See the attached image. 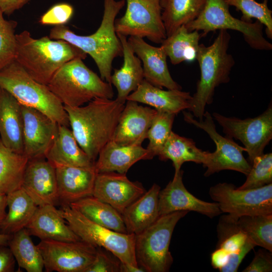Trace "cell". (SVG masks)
Returning <instances> with one entry per match:
<instances>
[{
	"mask_svg": "<svg viewBox=\"0 0 272 272\" xmlns=\"http://www.w3.org/2000/svg\"><path fill=\"white\" fill-rule=\"evenodd\" d=\"M58 199L70 204L92 195L97 172L95 166L56 165Z\"/></svg>",
	"mask_w": 272,
	"mask_h": 272,
	"instance_id": "obj_21",
	"label": "cell"
},
{
	"mask_svg": "<svg viewBox=\"0 0 272 272\" xmlns=\"http://www.w3.org/2000/svg\"><path fill=\"white\" fill-rule=\"evenodd\" d=\"M201 35L198 31H189L185 25L179 27L161 44L173 64L192 61L196 58Z\"/></svg>",
	"mask_w": 272,
	"mask_h": 272,
	"instance_id": "obj_33",
	"label": "cell"
},
{
	"mask_svg": "<svg viewBox=\"0 0 272 272\" xmlns=\"http://www.w3.org/2000/svg\"><path fill=\"white\" fill-rule=\"evenodd\" d=\"M22 112L23 154L29 160L45 158L56 135L58 123L31 107L22 105Z\"/></svg>",
	"mask_w": 272,
	"mask_h": 272,
	"instance_id": "obj_15",
	"label": "cell"
},
{
	"mask_svg": "<svg viewBox=\"0 0 272 272\" xmlns=\"http://www.w3.org/2000/svg\"><path fill=\"white\" fill-rule=\"evenodd\" d=\"M225 0H206L203 9L192 21L185 25L189 31H202V35L220 30L241 33L246 42L258 50H271L272 44L263 34V25L258 21L246 22L234 17Z\"/></svg>",
	"mask_w": 272,
	"mask_h": 272,
	"instance_id": "obj_9",
	"label": "cell"
},
{
	"mask_svg": "<svg viewBox=\"0 0 272 272\" xmlns=\"http://www.w3.org/2000/svg\"><path fill=\"white\" fill-rule=\"evenodd\" d=\"M41 240L73 242L81 240L71 229L54 205L38 207L26 228Z\"/></svg>",
	"mask_w": 272,
	"mask_h": 272,
	"instance_id": "obj_25",
	"label": "cell"
},
{
	"mask_svg": "<svg viewBox=\"0 0 272 272\" xmlns=\"http://www.w3.org/2000/svg\"><path fill=\"white\" fill-rule=\"evenodd\" d=\"M29 0H0V9L4 14L11 15L23 7Z\"/></svg>",
	"mask_w": 272,
	"mask_h": 272,
	"instance_id": "obj_46",
	"label": "cell"
},
{
	"mask_svg": "<svg viewBox=\"0 0 272 272\" xmlns=\"http://www.w3.org/2000/svg\"><path fill=\"white\" fill-rule=\"evenodd\" d=\"M69 205L99 225L119 233H127L122 215L110 205L92 195Z\"/></svg>",
	"mask_w": 272,
	"mask_h": 272,
	"instance_id": "obj_31",
	"label": "cell"
},
{
	"mask_svg": "<svg viewBox=\"0 0 272 272\" xmlns=\"http://www.w3.org/2000/svg\"><path fill=\"white\" fill-rule=\"evenodd\" d=\"M244 183L238 188L251 189L272 183V153L255 157Z\"/></svg>",
	"mask_w": 272,
	"mask_h": 272,
	"instance_id": "obj_39",
	"label": "cell"
},
{
	"mask_svg": "<svg viewBox=\"0 0 272 272\" xmlns=\"http://www.w3.org/2000/svg\"><path fill=\"white\" fill-rule=\"evenodd\" d=\"M21 187L38 207L55 205L59 199L55 166L45 158L29 160Z\"/></svg>",
	"mask_w": 272,
	"mask_h": 272,
	"instance_id": "obj_18",
	"label": "cell"
},
{
	"mask_svg": "<svg viewBox=\"0 0 272 272\" xmlns=\"http://www.w3.org/2000/svg\"><path fill=\"white\" fill-rule=\"evenodd\" d=\"M237 225L256 246L272 252V214L241 216Z\"/></svg>",
	"mask_w": 272,
	"mask_h": 272,
	"instance_id": "obj_36",
	"label": "cell"
},
{
	"mask_svg": "<svg viewBox=\"0 0 272 272\" xmlns=\"http://www.w3.org/2000/svg\"><path fill=\"white\" fill-rule=\"evenodd\" d=\"M183 171L174 174L173 178L159 194V214L162 216L172 212L193 211L210 218L222 213L216 202L198 199L185 188L182 181Z\"/></svg>",
	"mask_w": 272,
	"mask_h": 272,
	"instance_id": "obj_17",
	"label": "cell"
},
{
	"mask_svg": "<svg viewBox=\"0 0 272 272\" xmlns=\"http://www.w3.org/2000/svg\"><path fill=\"white\" fill-rule=\"evenodd\" d=\"M12 234H7L0 233V245H8V242Z\"/></svg>",
	"mask_w": 272,
	"mask_h": 272,
	"instance_id": "obj_49",
	"label": "cell"
},
{
	"mask_svg": "<svg viewBox=\"0 0 272 272\" xmlns=\"http://www.w3.org/2000/svg\"><path fill=\"white\" fill-rule=\"evenodd\" d=\"M14 60L35 80L47 85L63 64L76 58L84 59L87 54L63 40L48 36L33 38L25 30L16 34Z\"/></svg>",
	"mask_w": 272,
	"mask_h": 272,
	"instance_id": "obj_3",
	"label": "cell"
},
{
	"mask_svg": "<svg viewBox=\"0 0 272 272\" xmlns=\"http://www.w3.org/2000/svg\"><path fill=\"white\" fill-rule=\"evenodd\" d=\"M96 257L86 272H120L121 261L110 251L97 247Z\"/></svg>",
	"mask_w": 272,
	"mask_h": 272,
	"instance_id": "obj_41",
	"label": "cell"
},
{
	"mask_svg": "<svg viewBox=\"0 0 272 272\" xmlns=\"http://www.w3.org/2000/svg\"><path fill=\"white\" fill-rule=\"evenodd\" d=\"M160 186L154 183L121 214L127 232L138 234L154 223L159 214Z\"/></svg>",
	"mask_w": 272,
	"mask_h": 272,
	"instance_id": "obj_27",
	"label": "cell"
},
{
	"mask_svg": "<svg viewBox=\"0 0 272 272\" xmlns=\"http://www.w3.org/2000/svg\"><path fill=\"white\" fill-rule=\"evenodd\" d=\"M47 271L86 272L93 262L97 248L82 240L68 242L41 240L37 245Z\"/></svg>",
	"mask_w": 272,
	"mask_h": 272,
	"instance_id": "obj_14",
	"label": "cell"
},
{
	"mask_svg": "<svg viewBox=\"0 0 272 272\" xmlns=\"http://www.w3.org/2000/svg\"><path fill=\"white\" fill-rule=\"evenodd\" d=\"M122 46L123 62L119 69H115L111 76L110 83L117 91L116 99L124 103L126 98L134 91L144 80L142 64L134 54L127 37L116 33Z\"/></svg>",
	"mask_w": 272,
	"mask_h": 272,
	"instance_id": "obj_26",
	"label": "cell"
},
{
	"mask_svg": "<svg viewBox=\"0 0 272 272\" xmlns=\"http://www.w3.org/2000/svg\"><path fill=\"white\" fill-rule=\"evenodd\" d=\"M230 39L228 30H220L212 44H199L196 59L200 76L188 109L198 120L203 119L206 106L213 102L216 88L230 80V72L235 63L228 52Z\"/></svg>",
	"mask_w": 272,
	"mask_h": 272,
	"instance_id": "obj_4",
	"label": "cell"
},
{
	"mask_svg": "<svg viewBox=\"0 0 272 272\" xmlns=\"http://www.w3.org/2000/svg\"><path fill=\"white\" fill-rule=\"evenodd\" d=\"M58 210L82 240L110 251L122 263L139 266L134 252V234L119 233L99 225L67 203H62Z\"/></svg>",
	"mask_w": 272,
	"mask_h": 272,
	"instance_id": "obj_8",
	"label": "cell"
},
{
	"mask_svg": "<svg viewBox=\"0 0 272 272\" xmlns=\"http://www.w3.org/2000/svg\"><path fill=\"white\" fill-rule=\"evenodd\" d=\"M124 14L116 19V32L126 37H145L157 44L166 38L161 0H125Z\"/></svg>",
	"mask_w": 272,
	"mask_h": 272,
	"instance_id": "obj_12",
	"label": "cell"
},
{
	"mask_svg": "<svg viewBox=\"0 0 272 272\" xmlns=\"http://www.w3.org/2000/svg\"><path fill=\"white\" fill-rule=\"evenodd\" d=\"M0 139L8 149L23 154L22 105L10 93L0 87Z\"/></svg>",
	"mask_w": 272,
	"mask_h": 272,
	"instance_id": "obj_24",
	"label": "cell"
},
{
	"mask_svg": "<svg viewBox=\"0 0 272 272\" xmlns=\"http://www.w3.org/2000/svg\"><path fill=\"white\" fill-rule=\"evenodd\" d=\"M175 115L157 111L147 137L149 143L146 149L153 158L158 156L169 137Z\"/></svg>",
	"mask_w": 272,
	"mask_h": 272,
	"instance_id": "obj_38",
	"label": "cell"
},
{
	"mask_svg": "<svg viewBox=\"0 0 272 272\" xmlns=\"http://www.w3.org/2000/svg\"><path fill=\"white\" fill-rule=\"evenodd\" d=\"M45 157L54 166L88 167L95 164L81 148L71 129L59 124L54 139Z\"/></svg>",
	"mask_w": 272,
	"mask_h": 272,
	"instance_id": "obj_28",
	"label": "cell"
},
{
	"mask_svg": "<svg viewBox=\"0 0 272 272\" xmlns=\"http://www.w3.org/2000/svg\"><path fill=\"white\" fill-rule=\"evenodd\" d=\"M134 54L143 63L144 79L151 84L170 90H181V87L172 78L167 63V54L161 45L156 47L147 43L144 38L129 36L127 39Z\"/></svg>",
	"mask_w": 272,
	"mask_h": 272,
	"instance_id": "obj_19",
	"label": "cell"
},
{
	"mask_svg": "<svg viewBox=\"0 0 272 272\" xmlns=\"http://www.w3.org/2000/svg\"><path fill=\"white\" fill-rule=\"evenodd\" d=\"M124 105L116 98H98L85 106H64L77 143L93 162L103 147L112 140Z\"/></svg>",
	"mask_w": 272,
	"mask_h": 272,
	"instance_id": "obj_1",
	"label": "cell"
},
{
	"mask_svg": "<svg viewBox=\"0 0 272 272\" xmlns=\"http://www.w3.org/2000/svg\"><path fill=\"white\" fill-rule=\"evenodd\" d=\"M272 271L271 252L259 249L251 263L243 272H271Z\"/></svg>",
	"mask_w": 272,
	"mask_h": 272,
	"instance_id": "obj_43",
	"label": "cell"
},
{
	"mask_svg": "<svg viewBox=\"0 0 272 272\" xmlns=\"http://www.w3.org/2000/svg\"><path fill=\"white\" fill-rule=\"evenodd\" d=\"M0 9V70L14 60L16 23L5 19Z\"/></svg>",
	"mask_w": 272,
	"mask_h": 272,
	"instance_id": "obj_40",
	"label": "cell"
},
{
	"mask_svg": "<svg viewBox=\"0 0 272 272\" xmlns=\"http://www.w3.org/2000/svg\"><path fill=\"white\" fill-rule=\"evenodd\" d=\"M192 96L181 90H163L145 79L126 100L148 105L158 111L177 114L189 108Z\"/></svg>",
	"mask_w": 272,
	"mask_h": 272,
	"instance_id": "obj_22",
	"label": "cell"
},
{
	"mask_svg": "<svg viewBox=\"0 0 272 272\" xmlns=\"http://www.w3.org/2000/svg\"><path fill=\"white\" fill-rule=\"evenodd\" d=\"M145 270L140 266H134L131 265L121 262L120 272H144Z\"/></svg>",
	"mask_w": 272,
	"mask_h": 272,
	"instance_id": "obj_48",
	"label": "cell"
},
{
	"mask_svg": "<svg viewBox=\"0 0 272 272\" xmlns=\"http://www.w3.org/2000/svg\"><path fill=\"white\" fill-rule=\"evenodd\" d=\"M8 246L20 267L28 272L43 271L44 264L42 254L26 228L12 234Z\"/></svg>",
	"mask_w": 272,
	"mask_h": 272,
	"instance_id": "obj_35",
	"label": "cell"
},
{
	"mask_svg": "<svg viewBox=\"0 0 272 272\" xmlns=\"http://www.w3.org/2000/svg\"><path fill=\"white\" fill-rule=\"evenodd\" d=\"M209 195L222 213L238 218L245 215L272 214V183L251 189H240L231 183L210 187Z\"/></svg>",
	"mask_w": 272,
	"mask_h": 272,
	"instance_id": "obj_11",
	"label": "cell"
},
{
	"mask_svg": "<svg viewBox=\"0 0 272 272\" xmlns=\"http://www.w3.org/2000/svg\"><path fill=\"white\" fill-rule=\"evenodd\" d=\"M8 211L2 223L0 233L13 234L26 228L38 206L21 187L7 194Z\"/></svg>",
	"mask_w": 272,
	"mask_h": 272,
	"instance_id": "obj_29",
	"label": "cell"
},
{
	"mask_svg": "<svg viewBox=\"0 0 272 272\" xmlns=\"http://www.w3.org/2000/svg\"><path fill=\"white\" fill-rule=\"evenodd\" d=\"M74 8L67 3H59L51 7L40 17L42 25H61L67 23L73 16Z\"/></svg>",
	"mask_w": 272,
	"mask_h": 272,
	"instance_id": "obj_42",
	"label": "cell"
},
{
	"mask_svg": "<svg viewBox=\"0 0 272 272\" xmlns=\"http://www.w3.org/2000/svg\"><path fill=\"white\" fill-rule=\"evenodd\" d=\"M7 195L0 192V232L2 223L7 214Z\"/></svg>",
	"mask_w": 272,
	"mask_h": 272,
	"instance_id": "obj_47",
	"label": "cell"
},
{
	"mask_svg": "<svg viewBox=\"0 0 272 272\" xmlns=\"http://www.w3.org/2000/svg\"><path fill=\"white\" fill-rule=\"evenodd\" d=\"M15 261L9 246L0 245V272L13 271Z\"/></svg>",
	"mask_w": 272,
	"mask_h": 272,
	"instance_id": "obj_44",
	"label": "cell"
},
{
	"mask_svg": "<svg viewBox=\"0 0 272 272\" xmlns=\"http://www.w3.org/2000/svg\"><path fill=\"white\" fill-rule=\"evenodd\" d=\"M206 0H161L162 18L167 37L195 19Z\"/></svg>",
	"mask_w": 272,
	"mask_h": 272,
	"instance_id": "obj_32",
	"label": "cell"
},
{
	"mask_svg": "<svg viewBox=\"0 0 272 272\" xmlns=\"http://www.w3.org/2000/svg\"><path fill=\"white\" fill-rule=\"evenodd\" d=\"M227 4L234 6L241 12V20L252 22L255 19L266 27L265 32L268 38H272V11L267 6L268 0L258 3L255 0H225Z\"/></svg>",
	"mask_w": 272,
	"mask_h": 272,
	"instance_id": "obj_37",
	"label": "cell"
},
{
	"mask_svg": "<svg viewBox=\"0 0 272 272\" xmlns=\"http://www.w3.org/2000/svg\"><path fill=\"white\" fill-rule=\"evenodd\" d=\"M181 211L160 216L151 226L135 235L134 252L138 265L147 272H167L173 258L169 251L178 222L187 213Z\"/></svg>",
	"mask_w": 272,
	"mask_h": 272,
	"instance_id": "obj_7",
	"label": "cell"
},
{
	"mask_svg": "<svg viewBox=\"0 0 272 272\" xmlns=\"http://www.w3.org/2000/svg\"><path fill=\"white\" fill-rule=\"evenodd\" d=\"M0 87L23 106L34 108L59 124L70 126L64 106L47 85L33 79L15 60L0 70Z\"/></svg>",
	"mask_w": 272,
	"mask_h": 272,
	"instance_id": "obj_6",
	"label": "cell"
},
{
	"mask_svg": "<svg viewBox=\"0 0 272 272\" xmlns=\"http://www.w3.org/2000/svg\"><path fill=\"white\" fill-rule=\"evenodd\" d=\"M184 120L203 130L215 143L216 151L209 153L207 162L203 165L207 168L204 174L205 177L224 170L236 171L246 176L251 168V164L244 158L243 152L246 150L228 137H223L216 130L212 115L205 111L203 119L194 118L191 112L183 111Z\"/></svg>",
	"mask_w": 272,
	"mask_h": 272,
	"instance_id": "obj_10",
	"label": "cell"
},
{
	"mask_svg": "<svg viewBox=\"0 0 272 272\" xmlns=\"http://www.w3.org/2000/svg\"><path fill=\"white\" fill-rule=\"evenodd\" d=\"M125 4V0H104L100 25L91 35H78L67 27L61 25L53 27L49 37L52 39L67 41L89 54L94 60L101 78L110 83L113 61L123 54L122 44L115 31V21Z\"/></svg>",
	"mask_w": 272,
	"mask_h": 272,
	"instance_id": "obj_2",
	"label": "cell"
},
{
	"mask_svg": "<svg viewBox=\"0 0 272 272\" xmlns=\"http://www.w3.org/2000/svg\"><path fill=\"white\" fill-rule=\"evenodd\" d=\"M212 116L221 126L226 137L243 144L251 165L255 157L263 154L272 139L271 103L262 113L254 118L241 119L217 112H214Z\"/></svg>",
	"mask_w": 272,
	"mask_h": 272,
	"instance_id": "obj_13",
	"label": "cell"
},
{
	"mask_svg": "<svg viewBox=\"0 0 272 272\" xmlns=\"http://www.w3.org/2000/svg\"><path fill=\"white\" fill-rule=\"evenodd\" d=\"M126 101L112 140L122 146L141 145L147 139L148 130L157 111L133 101Z\"/></svg>",
	"mask_w": 272,
	"mask_h": 272,
	"instance_id": "obj_20",
	"label": "cell"
},
{
	"mask_svg": "<svg viewBox=\"0 0 272 272\" xmlns=\"http://www.w3.org/2000/svg\"><path fill=\"white\" fill-rule=\"evenodd\" d=\"M29 159L6 147L0 139V192L8 194L20 188Z\"/></svg>",
	"mask_w": 272,
	"mask_h": 272,
	"instance_id": "obj_34",
	"label": "cell"
},
{
	"mask_svg": "<svg viewBox=\"0 0 272 272\" xmlns=\"http://www.w3.org/2000/svg\"><path fill=\"white\" fill-rule=\"evenodd\" d=\"M80 57L63 64L47 85L63 106L76 107L94 99H112V84L102 80Z\"/></svg>",
	"mask_w": 272,
	"mask_h": 272,
	"instance_id": "obj_5",
	"label": "cell"
},
{
	"mask_svg": "<svg viewBox=\"0 0 272 272\" xmlns=\"http://www.w3.org/2000/svg\"><path fill=\"white\" fill-rule=\"evenodd\" d=\"M210 152L198 148L191 139L180 136L172 131L158 156L161 161L170 160L176 174L186 162H193L203 165L207 162Z\"/></svg>",
	"mask_w": 272,
	"mask_h": 272,
	"instance_id": "obj_30",
	"label": "cell"
},
{
	"mask_svg": "<svg viewBox=\"0 0 272 272\" xmlns=\"http://www.w3.org/2000/svg\"><path fill=\"white\" fill-rule=\"evenodd\" d=\"M146 191L141 183L130 180L126 174L104 172L97 174L92 196L110 205L121 214Z\"/></svg>",
	"mask_w": 272,
	"mask_h": 272,
	"instance_id": "obj_16",
	"label": "cell"
},
{
	"mask_svg": "<svg viewBox=\"0 0 272 272\" xmlns=\"http://www.w3.org/2000/svg\"><path fill=\"white\" fill-rule=\"evenodd\" d=\"M153 158L149 151L141 145L122 146L111 140L100 151L94 166L97 173L126 174L136 162Z\"/></svg>",
	"mask_w": 272,
	"mask_h": 272,
	"instance_id": "obj_23",
	"label": "cell"
},
{
	"mask_svg": "<svg viewBox=\"0 0 272 272\" xmlns=\"http://www.w3.org/2000/svg\"><path fill=\"white\" fill-rule=\"evenodd\" d=\"M230 254L226 250L217 248L211 256V264L214 268L219 270L227 263Z\"/></svg>",
	"mask_w": 272,
	"mask_h": 272,
	"instance_id": "obj_45",
	"label": "cell"
}]
</instances>
